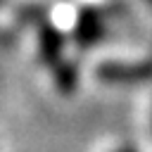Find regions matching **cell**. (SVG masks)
Returning a JSON list of instances; mask_svg holds the SVG:
<instances>
[{
  "mask_svg": "<svg viewBox=\"0 0 152 152\" xmlns=\"http://www.w3.org/2000/svg\"><path fill=\"white\" fill-rule=\"evenodd\" d=\"M97 76L102 81H112V83H138V81H147L152 78V62H138V64H128V62H107L97 66Z\"/></svg>",
  "mask_w": 152,
  "mask_h": 152,
  "instance_id": "cell-1",
  "label": "cell"
},
{
  "mask_svg": "<svg viewBox=\"0 0 152 152\" xmlns=\"http://www.w3.org/2000/svg\"><path fill=\"white\" fill-rule=\"evenodd\" d=\"M102 36V21H100V14L95 10H83L81 17H78V26H76V38L78 43H93Z\"/></svg>",
  "mask_w": 152,
  "mask_h": 152,
  "instance_id": "cell-2",
  "label": "cell"
},
{
  "mask_svg": "<svg viewBox=\"0 0 152 152\" xmlns=\"http://www.w3.org/2000/svg\"><path fill=\"white\" fill-rule=\"evenodd\" d=\"M59 50H62V38L52 26H43L40 28V52L50 64H57L59 59Z\"/></svg>",
  "mask_w": 152,
  "mask_h": 152,
  "instance_id": "cell-3",
  "label": "cell"
},
{
  "mask_svg": "<svg viewBox=\"0 0 152 152\" xmlns=\"http://www.w3.org/2000/svg\"><path fill=\"white\" fill-rule=\"evenodd\" d=\"M55 76H57V83H59V88H62L64 93L74 88L76 76H74V69H71V66H59V69H55Z\"/></svg>",
  "mask_w": 152,
  "mask_h": 152,
  "instance_id": "cell-4",
  "label": "cell"
},
{
  "mask_svg": "<svg viewBox=\"0 0 152 152\" xmlns=\"http://www.w3.org/2000/svg\"><path fill=\"white\" fill-rule=\"evenodd\" d=\"M116 152H135L133 147H121V150H116Z\"/></svg>",
  "mask_w": 152,
  "mask_h": 152,
  "instance_id": "cell-5",
  "label": "cell"
},
{
  "mask_svg": "<svg viewBox=\"0 0 152 152\" xmlns=\"http://www.w3.org/2000/svg\"><path fill=\"white\" fill-rule=\"evenodd\" d=\"M147 2H150V5H152V0H147Z\"/></svg>",
  "mask_w": 152,
  "mask_h": 152,
  "instance_id": "cell-6",
  "label": "cell"
},
{
  "mask_svg": "<svg viewBox=\"0 0 152 152\" xmlns=\"http://www.w3.org/2000/svg\"><path fill=\"white\" fill-rule=\"evenodd\" d=\"M0 2H2V0H0Z\"/></svg>",
  "mask_w": 152,
  "mask_h": 152,
  "instance_id": "cell-7",
  "label": "cell"
}]
</instances>
